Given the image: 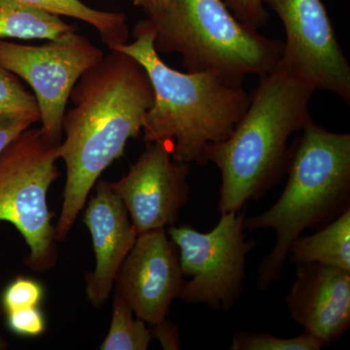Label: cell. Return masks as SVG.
Listing matches in <instances>:
<instances>
[{
	"instance_id": "cb8c5ba5",
	"label": "cell",
	"mask_w": 350,
	"mask_h": 350,
	"mask_svg": "<svg viewBox=\"0 0 350 350\" xmlns=\"http://www.w3.org/2000/svg\"><path fill=\"white\" fill-rule=\"evenodd\" d=\"M33 125L31 121L25 119H0V152L19 135L22 131Z\"/></svg>"
},
{
	"instance_id": "7402d4cb",
	"label": "cell",
	"mask_w": 350,
	"mask_h": 350,
	"mask_svg": "<svg viewBox=\"0 0 350 350\" xmlns=\"http://www.w3.org/2000/svg\"><path fill=\"white\" fill-rule=\"evenodd\" d=\"M228 5L243 24L257 31L268 21L264 0H228Z\"/></svg>"
},
{
	"instance_id": "9a60e30c",
	"label": "cell",
	"mask_w": 350,
	"mask_h": 350,
	"mask_svg": "<svg viewBox=\"0 0 350 350\" xmlns=\"http://www.w3.org/2000/svg\"><path fill=\"white\" fill-rule=\"evenodd\" d=\"M77 31L59 16L20 0H0V39L55 40Z\"/></svg>"
},
{
	"instance_id": "2e32d148",
	"label": "cell",
	"mask_w": 350,
	"mask_h": 350,
	"mask_svg": "<svg viewBox=\"0 0 350 350\" xmlns=\"http://www.w3.org/2000/svg\"><path fill=\"white\" fill-rule=\"evenodd\" d=\"M59 17L73 18L93 27L103 42L112 50L129 42L130 31L125 14L92 8L82 0H20Z\"/></svg>"
},
{
	"instance_id": "3957f363",
	"label": "cell",
	"mask_w": 350,
	"mask_h": 350,
	"mask_svg": "<svg viewBox=\"0 0 350 350\" xmlns=\"http://www.w3.org/2000/svg\"><path fill=\"white\" fill-rule=\"evenodd\" d=\"M260 78L231 135L211 145L204 156L220 172L221 214L238 213L278 184L289 167L288 140L310 119L308 107L317 90L301 75L280 61Z\"/></svg>"
},
{
	"instance_id": "ffe728a7",
	"label": "cell",
	"mask_w": 350,
	"mask_h": 350,
	"mask_svg": "<svg viewBox=\"0 0 350 350\" xmlns=\"http://www.w3.org/2000/svg\"><path fill=\"white\" fill-rule=\"evenodd\" d=\"M43 285L34 278L18 275L9 283L1 295V306L4 312L21 308L40 306L44 299Z\"/></svg>"
},
{
	"instance_id": "e0dca14e",
	"label": "cell",
	"mask_w": 350,
	"mask_h": 350,
	"mask_svg": "<svg viewBox=\"0 0 350 350\" xmlns=\"http://www.w3.org/2000/svg\"><path fill=\"white\" fill-rule=\"evenodd\" d=\"M146 322L135 319L130 305L115 292L110 328L101 350H146L152 340Z\"/></svg>"
},
{
	"instance_id": "9c48e42d",
	"label": "cell",
	"mask_w": 350,
	"mask_h": 350,
	"mask_svg": "<svg viewBox=\"0 0 350 350\" xmlns=\"http://www.w3.org/2000/svg\"><path fill=\"white\" fill-rule=\"evenodd\" d=\"M282 20L286 39L280 63L315 90L350 103V66L322 0H264Z\"/></svg>"
},
{
	"instance_id": "4fadbf2b",
	"label": "cell",
	"mask_w": 350,
	"mask_h": 350,
	"mask_svg": "<svg viewBox=\"0 0 350 350\" xmlns=\"http://www.w3.org/2000/svg\"><path fill=\"white\" fill-rule=\"evenodd\" d=\"M94 188L96 193L86 202L83 222L93 241L96 266L85 280L87 301L100 308L109 299L117 273L138 234L125 204L110 187V182L101 179Z\"/></svg>"
},
{
	"instance_id": "5bb4252c",
	"label": "cell",
	"mask_w": 350,
	"mask_h": 350,
	"mask_svg": "<svg viewBox=\"0 0 350 350\" xmlns=\"http://www.w3.org/2000/svg\"><path fill=\"white\" fill-rule=\"evenodd\" d=\"M288 257L296 265L319 262L350 271V207L324 229L295 239Z\"/></svg>"
},
{
	"instance_id": "52a82bcc",
	"label": "cell",
	"mask_w": 350,
	"mask_h": 350,
	"mask_svg": "<svg viewBox=\"0 0 350 350\" xmlns=\"http://www.w3.org/2000/svg\"><path fill=\"white\" fill-rule=\"evenodd\" d=\"M245 207L221 214L211 232H200L188 225L170 226L167 236L178 250L184 280L179 299L204 304L214 310H229L243 291L246 257L256 241H245Z\"/></svg>"
},
{
	"instance_id": "30bf717a",
	"label": "cell",
	"mask_w": 350,
	"mask_h": 350,
	"mask_svg": "<svg viewBox=\"0 0 350 350\" xmlns=\"http://www.w3.org/2000/svg\"><path fill=\"white\" fill-rule=\"evenodd\" d=\"M189 172V163L174 162L169 144L158 142L146 144L125 176L110 182L138 234L175 225L190 196Z\"/></svg>"
},
{
	"instance_id": "8fae6325",
	"label": "cell",
	"mask_w": 350,
	"mask_h": 350,
	"mask_svg": "<svg viewBox=\"0 0 350 350\" xmlns=\"http://www.w3.org/2000/svg\"><path fill=\"white\" fill-rule=\"evenodd\" d=\"M183 282L178 250L165 229H158L138 234L114 286L135 317L153 325L167 319Z\"/></svg>"
},
{
	"instance_id": "44dd1931",
	"label": "cell",
	"mask_w": 350,
	"mask_h": 350,
	"mask_svg": "<svg viewBox=\"0 0 350 350\" xmlns=\"http://www.w3.org/2000/svg\"><path fill=\"white\" fill-rule=\"evenodd\" d=\"M6 325L9 330L25 338H36L46 330L45 314L40 306L21 308L6 312Z\"/></svg>"
},
{
	"instance_id": "5b68a950",
	"label": "cell",
	"mask_w": 350,
	"mask_h": 350,
	"mask_svg": "<svg viewBox=\"0 0 350 350\" xmlns=\"http://www.w3.org/2000/svg\"><path fill=\"white\" fill-rule=\"evenodd\" d=\"M149 21L157 52L180 55L188 72L243 84L246 76L271 72L282 59L283 41L243 24L223 0H170L160 17Z\"/></svg>"
},
{
	"instance_id": "603a6c76",
	"label": "cell",
	"mask_w": 350,
	"mask_h": 350,
	"mask_svg": "<svg viewBox=\"0 0 350 350\" xmlns=\"http://www.w3.org/2000/svg\"><path fill=\"white\" fill-rule=\"evenodd\" d=\"M152 338H157L165 350H177L180 349L181 340L179 331L174 322L167 319L159 323L150 325Z\"/></svg>"
},
{
	"instance_id": "7c38bea8",
	"label": "cell",
	"mask_w": 350,
	"mask_h": 350,
	"mask_svg": "<svg viewBox=\"0 0 350 350\" xmlns=\"http://www.w3.org/2000/svg\"><path fill=\"white\" fill-rule=\"evenodd\" d=\"M292 319L322 345H329L350 326V271L319 262L297 265L285 298Z\"/></svg>"
},
{
	"instance_id": "8992f818",
	"label": "cell",
	"mask_w": 350,
	"mask_h": 350,
	"mask_svg": "<svg viewBox=\"0 0 350 350\" xmlns=\"http://www.w3.org/2000/svg\"><path fill=\"white\" fill-rule=\"evenodd\" d=\"M59 145L29 128L0 152V221L11 223L29 247L25 264L41 273L57 262L56 229L48 191L61 176Z\"/></svg>"
},
{
	"instance_id": "277c9868",
	"label": "cell",
	"mask_w": 350,
	"mask_h": 350,
	"mask_svg": "<svg viewBox=\"0 0 350 350\" xmlns=\"http://www.w3.org/2000/svg\"><path fill=\"white\" fill-rule=\"evenodd\" d=\"M301 133L291 148L286 187L280 199L265 213L244 219V229L275 232V246L258 269L260 291L282 280L290 245L301 232L349 208V133L327 131L312 118Z\"/></svg>"
},
{
	"instance_id": "d4e9b609",
	"label": "cell",
	"mask_w": 350,
	"mask_h": 350,
	"mask_svg": "<svg viewBox=\"0 0 350 350\" xmlns=\"http://www.w3.org/2000/svg\"><path fill=\"white\" fill-rule=\"evenodd\" d=\"M170 0H133L135 6L139 7L146 13L147 19L153 21L161 15L170 5Z\"/></svg>"
},
{
	"instance_id": "ac0fdd59",
	"label": "cell",
	"mask_w": 350,
	"mask_h": 350,
	"mask_svg": "<svg viewBox=\"0 0 350 350\" xmlns=\"http://www.w3.org/2000/svg\"><path fill=\"white\" fill-rule=\"evenodd\" d=\"M25 119L39 122V108L34 94L23 86L19 78L0 66V119Z\"/></svg>"
},
{
	"instance_id": "d6986e66",
	"label": "cell",
	"mask_w": 350,
	"mask_h": 350,
	"mask_svg": "<svg viewBox=\"0 0 350 350\" xmlns=\"http://www.w3.org/2000/svg\"><path fill=\"white\" fill-rule=\"evenodd\" d=\"M323 345L304 332L293 338H278L268 333L238 331L232 338L231 350H319Z\"/></svg>"
},
{
	"instance_id": "6da1fadb",
	"label": "cell",
	"mask_w": 350,
	"mask_h": 350,
	"mask_svg": "<svg viewBox=\"0 0 350 350\" xmlns=\"http://www.w3.org/2000/svg\"><path fill=\"white\" fill-rule=\"evenodd\" d=\"M75 107L64 113L59 159L66 167L57 241H64L101 174L142 133L153 103L150 79L137 59L121 51L83 73L71 91Z\"/></svg>"
},
{
	"instance_id": "7a4b0ae2",
	"label": "cell",
	"mask_w": 350,
	"mask_h": 350,
	"mask_svg": "<svg viewBox=\"0 0 350 350\" xmlns=\"http://www.w3.org/2000/svg\"><path fill=\"white\" fill-rule=\"evenodd\" d=\"M135 40L115 46L144 66L153 88L144 120L145 144L165 142L174 162L206 165V149L231 135L251 94L237 83L211 72H181L167 66L154 47L155 29L145 19L135 25Z\"/></svg>"
},
{
	"instance_id": "ba28073f",
	"label": "cell",
	"mask_w": 350,
	"mask_h": 350,
	"mask_svg": "<svg viewBox=\"0 0 350 350\" xmlns=\"http://www.w3.org/2000/svg\"><path fill=\"white\" fill-rule=\"evenodd\" d=\"M105 57L76 31L41 46L0 39V66L24 79L38 100L40 130L52 144L63 139V120L71 91L83 73Z\"/></svg>"
},
{
	"instance_id": "484cf974",
	"label": "cell",
	"mask_w": 350,
	"mask_h": 350,
	"mask_svg": "<svg viewBox=\"0 0 350 350\" xmlns=\"http://www.w3.org/2000/svg\"><path fill=\"white\" fill-rule=\"evenodd\" d=\"M0 317H1V312H0ZM8 342L4 338H0V350L8 349Z\"/></svg>"
}]
</instances>
